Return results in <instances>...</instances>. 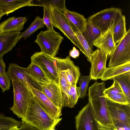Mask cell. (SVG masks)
Listing matches in <instances>:
<instances>
[{
    "label": "cell",
    "mask_w": 130,
    "mask_h": 130,
    "mask_svg": "<svg viewBox=\"0 0 130 130\" xmlns=\"http://www.w3.org/2000/svg\"><path fill=\"white\" fill-rule=\"evenodd\" d=\"M11 80L6 72L0 75V87L3 93L6 91L9 90L10 89L11 84L10 82Z\"/></svg>",
    "instance_id": "cell-35"
},
{
    "label": "cell",
    "mask_w": 130,
    "mask_h": 130,
    "mask_svg": "<svg viewBox=\"0 0 130 130\" xmlns=\"http://www.w3.org/2000/svg\"><path fill=\"white\" fill-rule=\"evenodd\" d=\"M42 18L39 16L36 17L29 27L24 31L20 33L19 38L20 40L24 38V40L28 38L38 29L44 27Z\"/></svg>",
    "instance_id": "cell-27"
},
{
    "label": "cell",
    "mask_w": 130,
    "mask_h": 130,
    "mask_svg": "<svg viewBox=\"0 0 130 130\" xmlns=\"http://www.w3.org/2000/svg\"><path fill=\"white\" fill-rule=\"evenodd\" d=\"M49 130H55V128H52L51 129H49Z\"/></svg>",
    "instance_id": "cell-42"
},
{
    "label": "cell",
    "mask_w": 130,
    "mask_h": 130,
    "mask_svg": "<svg viewBox=\"0 0 130 130\" xmlns=\"http://www.w3.org/2000/svg\"><path fill=\"white\" fill-rule=\"evenodd\" d=\"M111 79L116 81L119 84L130 103V71L113 77Z\"/></svg>",
    "instance_id": "cell-22"
},
{
    "label": "cell",
    "mask_w": 130,
    "mask_h": 130,
    "mask_svg": "<svg viewBox=\"0 0 130 130\" xmlns=\"http://www.w3.org/2000/svg\"><path fill=\"white\" fill-rule=\"evenodd\" d=\"M39 83L41 86L42 92L56 106L62 109V94L59 86L52 82L48 84Z\"/></svg>",
    "instance_id": "cell-15"
},
{
    "label": "cell",
    "mask_w": 130,
    "mask_h": 130,
    "mask_svg": "<svg viewBox=\"0 0 130 130\" xmlns=\"http://www.w3.org/2000/svg\"><path fill=\"white\" fill-rule=\"evenodd\" d=\"M113 130L122 126L130 125V104L116 103L106 99Z\"/></svg>",
    "instance_id": "cell-9"
},
{
    "label": "cell",
    "mask_w": 130,
    "mask_h": 130,
    "mask_svg": "<svg viewBox=\"0 0 130 130\" xmlns=\"http://www.w3.org/2000/svg\"><path fill=\"white\" fill-rule=\"evenodd\" d=\"M21 32H12L0 33V59L11 51L20 40L19 36Z\"/></svg>",
    "instance_id": "cell-16"
},
{
    "label": "cell",
    "mask_w": 130,
    "mask_h": 130,
    "mask_svg": "<svg viewBox=\"0 0 130 130\" xmlns=\"http://www.w3.org/2000/svg\"><path fill=\"white\" fill-rule=\"evenodd\" d=\"M50 7L53 27L59 29L85 56L83 47L64 13L57 9Z\"/></svg>",
    "instance_id": "cell-5"
},
{
    "label": "cell",
    "mask_w": 130,
    "mask_h": 130,
    "mask_svg": "<svg viewBox=\"0 0 130 130\" xmlns=\"http://www.w3.org/2000/svg\"><path fill=\"white\" fill-rule=\"evenodd\" d=\"M123 14L121 9L114 7L102 10L89 17L90 21L100 30L101 34L105 32L113 22L118 23Z\"/></svg>",
    "instance_id": "cell-4"
},
{
    "label": "cell",
    "mask_w": 130,
    "mask_h": 130,
    "mask_svg": "<svg viewBox=\"0 0 130 130\" xmlns=\"http://www.w3.org/2000/svg\"><path fill=\"white\" fill-rule=\"evenodd\" d=\"M5 63L3 58L0 59V75L6 73Z\"/></svg>",
    "instance_id": "cell-38"
},
{
    "label": "cell",
    "mask_w": 130,
    "mask_h": 130,
    "mask_svg": "<svg viewBox=\"0 0 130 130\" xmlns=\"http://www.w3.org/2000/svg\"><path fill=\"white\" fill-rule=\"evenodd\" d=\"M63 60L68 82L70 85H76L80 75L79 68L74 64L69 56L63 58Z\"/></svg>",
    "instance_id": "cell-18"
},
{
    "label": "cell",
    "mask_w": 130,
    "mask_h": 130,
    "mask_svg": "<svg viewBox=\"0 0 130 130\" xmlns=\"http://www.w3.org/2000/svg\"><path fill=\"white\" fill-rule=\"evenodd\" d=\"M5 14L0 9V20H1V18Z\"/></svg>",
    "instance_id": "cell-40"
},
{
    "label": "cell",
    "mask_w": 130,
    "mask_h": 130,
    "mask_svg": "<svg viewBox=\"0 0 130 130\" xmlns=\"http://www.w3.org/2000/svg\"><path fill=\"white\" fill-rule=\"evenodd\" d=\"M31 62L38 66L51 82L59 86L56 57H52L43 53L36 52L31 57Z\"/></svg>",
    "instance_id": "cell-6"
},
{
    "label": "cell",
    "mask_w": 130,
    "mask_h": 130,
    "mask_svg": "<svg viewBox=\"0 0 130 130\" xmlns=\"http://www.w3.org/2000/svg\"><path fill=\"white\" fill-rule=\"evenodd\" d=\"M113 81L112 86L104 90V93L105 95H115L123 93L119 84L116 81Z\"/></svg>",
    "instance_id": "cell-34"
},
{
    "label": "cell",
    "mask_w": 130,
    "mask_h": 130,
    "mask_svg": "<svg viewBox=\"0 0 130 130\" xmlns=\"http://www.w3.org/2000/svg\"><path fill=\"white\" fill-rule=\"evenodd\" d=\"M129 71H130V62L117 66L108 67L101 79L103 81L111 79L113 77Z\"/></svg>",
    "instance_id": "cell-21"
},
{
    "label": "cell",
    "mask_w": 130,
    "mask_h": 130,
    "mask_svg": "<svg viewBox=\"0 0 130 130\" xmlns=\"http://www.w3.org/2000/svg\"><path fill=\"white\" fill-rule=\"evenodd\" d=\"M19 127H11L5 128L0 129V130H17Z\"/></svg>",
    "instance_id": "cell-39"
},
{
    "label": "cell",
    "mask_w": 130,
    "mask_h": 130,
    "mask_svg": "<svg viewBox=\"0 0 130 130\" xmlns=\"http://www.w3.org/2000/svg\"><path fill=\"white\" fill-rule=\"evenodd\" d=\"M70 23L73 30L76 29L81 33L84 32L87 19L83 15L67 9L62 12Z\"/></svg>",
    "instance_id": "cell-19"
},
{
    "label": "cell",
    "mask_w": 130,
    "mask_h": 130,
    "mask_svg": "<svg viewBox=\"0 0 130 130\" xmlns=\"http://www.w3.org/2000/svg\"><path fill=\"white\" fill-rule=\"evenodd\" d=\"M100 130H112L111 129L105 128L103 127H100Z\"/></svg>",
    "instance_id": "cell-41"
},
{
    "label": "cell",
    "mask_w": 130,
    "mask_h": 130,
    "mask_svg": "<svg viewBox=\"0 0 130 130\" xmlns=\"http://www.w3.org/2000/svg\"><path fill=\"white\" fill-rule=\"evenodd\" d=\"M109 56L108 68L121 65L130 62V28Z\"/></svg>",
    "instance_id": "cell-7"
},
{
    "label": "cell",
    "mask_w": 130,
    "mask_h": 130,
    "mask_svg": "<svg viewBox=\"0 0 130 130\" xmlns=\"http://www.w3.org/2000/svg\"><path fill=\"white\" fill-rule=\"evenodd\" d=\"M78 38L86 53V57L87 60L90 62V57L93 52V49L90 48L83 33L76 29L73 30Z\"/></svg>",
    "instance_id": "cell-30"
},
{
    "label": "cell",
    "mask_w": 130,
    "mask_h": 130,
    "mask_svg": "<svg viewBox=\"0 0 130 130\" xmlns=\"http://www.w3.org/2000/svg\"><path fill=\"white\" fill-rule=\"evenodd\" d=\"M33 0H0V9L6 14L22 7L32 6Z\"/></svg>",
    "instance_id": "cell-20"
},
{
    "label": "cell",
    "mask_w": 130,
    "mask_h": 130,
    "mask_svg": "<svg viewBox=\"0 0 130 130\" xmlns=\"http://www.w3.org/2000/svg\"><path fill=\"white\" fill-rule=\"evenodd\" d=\"M7 74L11 80L20 83L31 91L35 89L42 91L39 83L30 75L27 68L20 67L15 63L9 64Z\"/></svg>",
    "instance_id": "cell-8"
},
{
    "label": "cell",
    "mask_w": 130,
    "mask_h": 130,
    "mask_svg": "<svg viewBox=\"0 0 130 130\" xmlns=\"http://www.w3.org/2000/svg\"><path fill=\"white\" fill-rule=\"evenodd\" d=\"M75 119L77 130H100L89 102L79 111Z\"/></svg>",
    "instance_id": "cell-10"
},
{
    "label": "cell",
    "mask_w": 130,
    "mask_h": 130,
    "mask_svg": "<svg viewBox=\"0 0 130 130\" xmlns=\"http://www.w3.org/2000/svg\"><path fill=\"white\" fill-rule=\"evenodd\" d=\"M127 31L125 17L123 15L120 20L114 26L113 29V38L116 45L123 38Z\"/></svg>",
    "instance_id": "cell-26"
},
{
    "label": "cell",
    "mask_w": 130,
    "mask_h": 130,
    "mask_svg": "<svg viewBox=\"0 0 130 130\" xmlns=\"http://www.w3.org/2000/svg\"><path fill=\"white\" fill-rule=\"evenodd\" d=\"M22 123L17 130H40L27 123L22 121Z\"/></svg>",
    "instance_id": "cell-36"
},
{
    "label": "cell",
    "mask_w": 130,
    "mask_h": 130,
    "mask_svg": "<svg viewBox=\"0 0 130 130\" xmlns=\"http://www.w3.org/2000/svg\"><path fill=\"white\" fill-rule=\"evenodd\" d=\"M44 15L43 19L44 24L48 30L54 29L51 12L50 7H43Z\"/></svg>",
    "instance_id": "cell-32"
},
{
    "label": "cell",
    "mask_w": 130,
    "mask_h": 130,
    "mask_svg": "<svg viewBox=\"0 0 130 130\" xmlns=\"http://www.w3.org/2000/svg\"><path fill=\"white\" fill-rule=\"evenodd\" d=\"M32 6L51 7L57 9L62 12L67 9L65 0H33Z\"/></svg>",
    "instance_id": "cell-25"
},
{
    "label": "cell",
    "mask_w": 130,
    "mask_h": 130,
    "mask_svg": "<svg viewBox=\"0 0 130 130\" xmlns=\"http://www.w3.org/2000/svg\"><path fill=\"white\" fill-rule=\"evenodd\" d=\"M91 80L89 75H82L79 77L78 81L79 86L77 87L79 94V98H83L87 95L88 86Z\"/></svg>",
    "instance_id": "cell-28"
},
{
    "label": "cell",
    "mask_w": 130,
    "mask_h": 130,
    "mask_svg": "<svg viewBox=\"0 0 130 130\" xmlns=\"http://www.w3.org/2000/svg\"><path fill=\"white\" fill-rule=\"evenodd\" d=\"M79 52L74 46L71 50L69 51V55L70 56L74 58H76L79 55Z\"/></svg>",
    "instance_id": "cell-37"
},
{
    "label": "cell",
    "mask_w": 130,
    "mask_h": 130,
    "mask_svg": "<svg viewBox=\"0 0 130 130\" xmlns=\"http://www.w3.org/2000/svg\"><path fill=\"white\" fill-rule=\"evenodd\" d=\"M100 30L90 21H87L83 35L89 46L93 49L94 41L100 34Z\"/></svg>",
    "instance_id": "cell-23"
},
{
    "label": "cell",
    "mask_w": 130,
    "mask_h": 130,
    "mask_svg": "<svg viewBox=\"0 0 130 130\" xmlns=\"http://www.w3.org/2000/svg\"><path fill=\"white\" fill-rule=\"evenodd\" d=\"M69 107L73 108L79 98V94L76 85H71L68 94Z\"/></svg>",
    "instance_id": "cell-31"
},
{
    "label": "cell",
    "mask_w": 130,
    "mask_h": 130,
    "mask_svg": "<svg viewBox=\"0 0 130 130\" xmlns=\"http://www.w3.org/2000/svg\"><path fill=\"white\" fill-rule=\"evenodd\" d=\"M56 65L58 69L59 86L61 89L62 108L69 107L68 94L71 85L68 82L65 73L63 58L56 57Z\"/></svg>",
    "instance_id": "cell-14"
},
{
    "label": "cell",
    "mask_w": 130,
    "mask_h": 130,
    "mask_svg": "<svg viewBox=\"0 0 130 130\" xmlns=\"http://www.w3.org/2000/svg\"><path fill=\"white\" fill-rule=\"evenodd\" d=\"M118 23L113 22L107 30L100 34L94 41L93 45L109 56L115 50V44L113 36V28Z\"/></svg>",
    "instance_id": "cell-12"
},
{
    "label": "cell",
    "mask_w": 130,
    "mask_h": 130,
    "mask_svg": "<svg viewBox=\"0 0 130 130\" xmlns=\"http://www.w3.org/2000/svg\"><path fill=\"white\" fill-rule=\"evenodd\" d=\"M13 88V104L10 110L19 118L25 117L30 98L33 96L32 91L21 83L11 80Z\"/></svg>",
    "instance_id": "cell-2"
},
{
    "label": "cell",
    "mask_w": 130,
    "mask_h": 130,
    "mask_svg": "<svg viewBox=\"0 0 130 130\" xmlns=\"http://www.w3.org/2000/svg\"><path fill=\"white\" fill-rule=\"evenodd\" d=\"M27 68L30 75L38 83L48 84L51 82L41 69L34 63L31 62Z\"/></svg>",
    "instance_id": "cell-24"
},
{
    "label": "cell",
    "mask_w": 130,
    "mask_h": 130,
    "mask_svg": "<svg viewBox=\"0 0 130 130\" xmlns=\"http://www.w3.org/2000/svg\"><path fill=\"white\" fill-rule=\"evenodd\" d=\"M22 123V121L17 120L12 117L6 116L3 113L0 114V129L14 127H19Z\"/></svg>",
    "instance_id": "cell-29"
},
{
    "label": "cell",
    "mask_w": 130,
    "mask_h": 130,
    "mask_svg": "<svg viewBox=\"0 0 130 130\" xmlns=\"http://www.w3.org/2000/svg\"><path fill=\"white\" fill-rule=\"evenodd\" d=\"M108 55L97 48L93 51L90 57L91 67L90 74L91 79H101L105 70Z\"/></svg>",
    "instance_id": "cell-11"
},
{
    "label": "cell",
    "mask_w": 130,
    "mask_h": 130,
    "mask_svg": "<svg viewBox=\"0 0 130 130\" xmlns=\"http://www.w3.org/2000/svg\"><path fill=\"white\" fill-rule=\"evenodd\" d=\"M63 38L54 29L41 31L37 35L34 42L41 49V52L54 58L57 54Z\"/></svg>",
    "instance_id": "cell-3"
},
{
    "label": "cell",
    "mask_w": 130,
    "mask_h": 130,
    "mask_svg": "<svg viewBox=\"0 0 130 130\" xmlns=\"http://www.w3.org/2000/svg\"><path fill=\"white\" fill-rule=\"evenodd\" d=\"M106 99L115 103L122 104H130L123 93L112 95H105Z\"/></svg>",
    "instance_id": "cell-33"
},
{
    "label": "cell",
    "mask_w": 130,
    "mask_h": 130,
    "mask_svg": "<svg viewBox=\"0 0 130 130\" xmlns=\"http://www.w3.org/2000/svg\"><path fill=\"white\" fill-rule=\"evenodd\" d=\"M27 20L26 17L9 18L0 24V33L20 32Z\"/></svg>",
    "instance_id": "cell-17"
},
{
    "label": "cell",
    "mask_w": 130,
    "mask_h": 130,
    "mask_svg": "<svg viewBox=\"0 0 130 130\" xmlns=\"http://www.w3.org/2000/svg\"><path fill=\"white\" fill-rule=\"evenodd\" d=\"M31 91L37 101L50 117L55 119L60 118L62 115L61 109L56 106L42 91L35 89Z\"/></svg>",
    "instance_id": "cell-13"
},
{
    "label": "cell",
    "mask_w": 130,
    "mask_h": 130,
    "mask_svg": "<svg viewBox=\"0 0 130 130\" xmlns=\"http://www.w3.org/2000/svg\"><path fill=\"white\" fill-rule=\"evenodd\" d=\"M62 119H55L50 117L39 104L33 94L25 115L21 120L40 130H49L55 128Z\"/></svg>",
    "instance_id": "cell-1"
}]
</instances>
